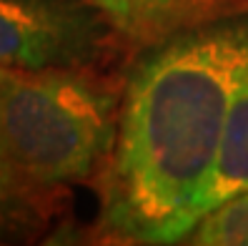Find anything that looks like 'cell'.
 <instances>
[{
	"mask_svg": "<svg viewBox=\"0 0 248 246\" xmlns=\"http://www.w3.org/2000/svg\"><path fill=\"white\" fill-rule=\"evenodd\" d=\"M246 20H211L145 48L130 68L100 224L128 244H176L206 213Z\"/></svg>",
	"mask_w": 248,
	"mask_h": 246,
	"instance_id": "6da1fadb",
	"label": "cell"
},
{
	"mask_svg": "<svg viewBox=\"0 0 248 246\" xmlns=\"http://www.w3.org/2000/svg\"><path fill=\"white\" fill-rule=\"evenodd\" d=\"M118 111L83 70L0 68V166L43 196L88 181L110 158Z\"/></svg>",
	"mask_w": 248,
	"mask_h": 246,
	"instance_id": "7a4b0ae2",
	"label": "cell"
},
{
	"mask_svg": "<svg viewBox=\"0 0 248 246\" xmlns=\"http://www.w3.org/2000/svg\"><path fill=\"white\" fill-rule=\"evenodd\" d=\"M113 35L88 0H0V68L88 70Z\"/></svg>",
	"mask_w": 248,
	"mask_h": 246,
	"instance_id": "3957f363",
	"label": "cell"
},
{
	"mask_svg": "<svg viewBox=\"0 0 248 246\" xmlns=\"http://www.w3.org/2000/svg\"><path fill=\"white\" fill-rule=\"evenodd\" d=\"M125 40L153 46L181 31L216 20L231 0H88Z\"/></svg>",
	"mask_w": 248,
	"mask_h": 246,
	"instance_id": "277c9868",
	"label": "cell"
},
{
	"mask_svg": "<svg viewBox=\"0 0 248 246\" xmlns=\"http://www.w3.org/2000/svg\"><path fill=\"white\" fill-rule=\"evenodd\" d=\"M246 189H248V20L243 28L236 63H233L223 138L206 211L218 206L223 198L236 196Z\"/></svg>",
	"mask_w": 248,
	"mask_h": 246,
	"instance_id": "5b68a950",
	"label": "cell"
},
{
	"mask_svg": "<svg viewBox=\"0 0 248 246\" xmlns=\"http://www.w3.org/2000/svg\"><path fill=\"white\" fill-rule=\"evenodd\" d=\"M186 241L198 246H248V189L203 213Z\"/></svg>",
	"mask_w": 248,
	"mask_h": 246,
	"instance_id": "8992f818",
	"label": "cell"
},
{
	"mask_svg": "<svg viewBox=\"0 0 248 246\" xmlns=\"http://www.w3.org/2000/svg\"><path fill=\"white\" fill-rule=\"evenodd\" d=\"M43 194L31 191L0 166V239H20L43 221Z\"/></svg>",
	"mask_w": 248,
	"mask_h": 246,
	"instance_id": "52a82bcc",
	"label": "cell"
}]
</instances>
